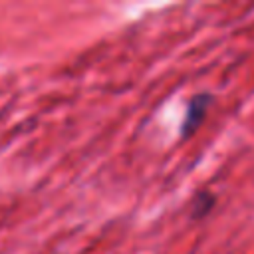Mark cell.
I'll list each match as a JSON object with an SVG mask.
<instances>
[{
  "instance_id": "cell-1",
  "label": "cell",
  "mask_w": 254,
  "mask_h": 254,
  "mask_svg": "<svg viewBox=\"0 0 254 254\" xmlns=\"http://www.w3.org/2000/svg\"><path fill=\"white\" fill-rule=\"evenodd\" d=\"M208 101H210V97L204 95V93H198V95H194V97L190 99L189 109H187V117H185V121H183V133H185V135L192 133V131L196 129V125L202 121V117H204V113H206Z\"/></svg>"
},
{
  "instance_id": "cell-2",
  "label": "cell",
  "mask_w": 254,
  "mask_h": 254,
  "mask_svg": "<svg viewBox=\"0 0 254 254\" xmlns=\"http://www.w3.org/2000/svg\"><path fill=\"white\" fill-rule=\"evenodd\" d=\"M212 202H214V198H212V194H208V192H200V194H196V198L192 200V208H194V216H202V214H206V212L210 210V206H212Z\"/></svg>"
}]
</instances>
